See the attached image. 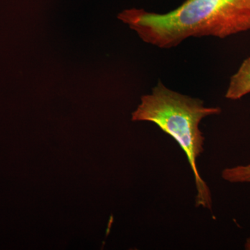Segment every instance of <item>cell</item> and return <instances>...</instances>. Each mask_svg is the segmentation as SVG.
<instances>
[{"label": "cell", "instance_id": "obj_3", "mask_svg": "<svg viewBox=\"0 0 250 250\" xmlns=\"http://www.w3.org/2000/svg\"><path fill=\"white\" fill-rule=\"evenodd\" d=\"M250 93V57L243 61L238 71L230 78L225 98L241 100Z\"/></svg>", "mask_w": 250, "mask_h": 250}, {"label": "cell", "instance_id": "obj_2", "mask_svg": "<svg viewBox=\"0 0 250 250\" xmlns=\"http://www.w3.org/2000/svg\"><path fill=\"white\" fill-rule=\"evenodd\" d=\"M221 112L220 107L205 106L203 100L171 90L159 81L152 93L142 96L131 118L134 122L154 123L178 143L187 155L195 177V207L210 210L213 205L211 192L197 166V158L204 152L205 140L200 125L204 118Z\"/></svg>", "mask_w": 250, "mask_h": 250}, {"label": "cell", "instance_id": "obj_4", "mask_svg": "<svg viewBox=\"0 0 250 250\" xmlns=\"http://www.w3.org/2000/svg\"><path fill=\"white\" fill-rule=\"evenodd\" d=\"M222 177L230 183L250 184V164L224 169L222 171Z\"/></svg>", "mask_w": 250, "mask_h": 250}, {"label": "cell", "instance_id": "obj_1", "mask_svg": "<svg viewBox=\"0 0 250 250\" xmlns=\"http://www.w3.org/2000/svg\"><path fill=\"white\" fill-rule=\"evenodd\" d=\"M118 19L146 43L170 49L189 38L224 39L250 30V0H186L166 14L133 8Z\"/></svg>", "mask_w": 250, "mask_h": 250}]
</instances>
